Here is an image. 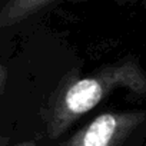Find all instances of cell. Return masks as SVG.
Returning <instances> with one entry per match:
<instances>
[{"mask_svg": "<svg viewBox=\"0 0 146 146\" xmlns=\"http://www.w3.org/2000/svg\"><path fill=\"white\" fill-rule=\"evenodd\" d=\"M127 88L146 96V73L136 59H123L72 82L57 98L49 116V135L60 136L73 122L96 108L116 89Z\"/></svg>", "mask_w": 146, "mask_h": 146, "instance_id": "1", "label": "cell"}, {"mask_svg": "<svg viewBox=\"0 0 146 146\" xmlns=\"http://www.w3.org/2000/svg\"><path fill=\"white\" fill-rule=\"evenodd\" d=\"M145 119V112L102 113L73 135L64 146H115Z\"/></svg>", "mask_w": 146, "mask_h": 146, "instance_id": "2", "label": "cell"}, {"mask_svg": "<svg viewBox=\"0 0 146 146\" xmlns=\"http://www.w3.org/2000/svg\"><path fill=\"white\" fill-rule=\"evenodd\" d=\"M62 0H6L0 10L2 27H13L39 16Z\"/></svg>", "mask_w": 146, "mask_h": 146, "instance_id": "3", "label": "cell"}, {"mask_svg": "<svg viewBox=\"0 0 146 146\" xmlns=\"http://www.w3.org/2000/svg\"><path fill=\"white\" fill-rule=\"evenodd\" d=\"M70 2H85V0H70ZM127 2V0H126Z\"/></svg>", "mask_w": 146, "mask_h": 146, "instance_id": "4", "label": "cell"}]
</instances>
